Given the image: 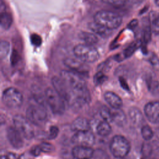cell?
Wrapping results in <instances>:
<instances>
[{"instance_id":"1","label":"cell","mask_w":159,"mask_h":159,"mask_svg":"<svg viewBox=\"0 0 159 159\" xmlns=\"http://www.w3.org/2000/svg\"><path fill=\"white\" fill-rule=\"evenodd\" d=\"M94 22L112 30L120 25L122 19L117 12L108 10H101L94 14Z\"/></svg>"},{"instance_id":"2","label":"cell","mask_w":159,"mask_h":159,"mask_svg":"<svg viewBox=\"0 0 159 159\" xmlns=\"http://www.w3.org/2000/svg\"><path fill=\"white\" fill-rule=\"evenodd\" d=\"M109 149L112 155L117 158H124L130 150V144L122 135L114 136L109 144Z\"/></svg>"},{"instance_id":"3","label":"cell","mask_w":159,"mask_h":159,"mask_svg":"<svg viewBox=\"0 0 159 159\" xmlns=\"http://www.w3.org/2000/svg\"><path fill=\"white\" fill-rule=\"evenodd\" d=\"M45 98L54 114L61 115L65 111V100L55 90L47 88L45 91Z\"/></svg>"},{"instance_id":"4","label":"cell","mask_w":159,"mask_h":159,"mask_svg":"<svg viewBox=\"0 0 159 159\" xmlns=\"http://www.w3.org/2000/svg\"><path fill=\"white\" fill-rule=\"evenodd\" d=\"M73 53L78 59L85 63H93L97 61L99 57L98 50L91 45L81 43L76 45Z\"/></svg>"},{"instance_id":"5","label":"cell","mask_w":159,"mask_h":159,"mask_svg":"<svg viewBox=\"0 0 159 159\" xmlns=\"http://www.w3.org/2000/svg\"><path fill=\"white\" fill-rule=\"evenodd\" d=\"M60 78L73 90L78 91L87 89L86 81L83 76L71 70H62Z\"/></svg>"},{"instance_id":"6","label":"cell","mask_w":159,"mask_h":159,"mask_svg":"<svg viewBox=\"0 0 159 159\" xmlns=\"http://www.w3.org/2000/svg\"><path fill=\"white\" fill-rule=\"evenodd\" d=\"M26 118L35 125H42L47 119V114L44 105L36 104L30 105L26 110Z\"/></svg>"},{"instance_id":"7","label":"cell","mask_w":159,"mask_h":159,"mask_svg":"<svg viewBox=\"0 0 159 159\" xmlns=\"http://www.w3.org/2000/svg\"><path fill=\"white\" fill-rule=\"evenodd\" d=\"M2 101L8 107L16 109L19 107L23 102V97L19 90L10 87L6 89L2 94Z\"/></svg>"},{"instance_id":"8","label":"cell","mask_w":159,"mask_h":159,"mask_svg":"<svg viewBox=\"0 0 159 159\" xmlns=\"http://www.w3.org/2000/svg\"><path fill=\"white\" fill-rule=\"evenodd\" d=\"M13 123L14 127L24 138L30 140L34 137L35 133L32 123L26 117L21 115H16L13 117Z\"/></svg>"},{"instance_id":"9","label":"cell","mask_w":159,"mask_h":159,"mask_svg":"<svg viewBox=\"0 0 159 159\" xmlns=\"http://www.w3.org/2000/svg\"><path fill=\"white\" fill-rule=\"evenodd\" d=\"M71 141L76 145L91 147L95 142V136L90 130L78 132L72 136Z\"/></svg>"},{"instance_id":"10","label":"cell","mask_w":159,"mask_h":159,"mask_svg":"<svg viewBox=\"0 0 159 159\" xmlns=\"http://www.w3.org/2000/svg\"><path fill=\"white\" fill-rule=\"evenodd\" d=\"M64 64L70 70L81 76L87 75L89 71V66L79 59L73 58H67L64 60Z\"/></svg>"},{"instance_id":"11","label":"cell","mask_w":159,"mask_h":159,"mask_svg":"<svg viewBox=\"0 0 159 159\" xmlns=\"http://www.w3.org/2000/svg\"><path fill=\"white\" fill-rule=\"evenodd\" d=\"M145 114L152 123H159V101H154L147 103L144 107Z\"/></svg>"},{"instance_id":"12","label":"cell","mask_w":159,"mask_h":159,"mask_svg":"<svg viewBox=\"0 0 159 159\" xmlns=\"http://www.w3.org/2000/svg\"><path fill=\"white\" fill-rule=\"evenodd\" d=\"M22 135L14 127L10 126L7 129V138L10 144L16 149H20L24 145Z\"/></svg>"},{"instance_id":"13","label":"cell","mask_w":159,"mask_h":159,"mask_svg":"<svg viewBox=\"0 0 159 159\" xmlns=\"http://www.w3.org/2000/svg\"><path fill=\"white\" fill-rule=\"evenodd\" d=\"M71 152L75 159H90L93 158L94 150L90 147L76 145Z\"/></svg>"},{"instance_id":"14","label":"cell","mask_w":159,"mask_h":159,"mask_svg":"<svg viewBox=\"0 0 159 159\" xmlns=\"http://www.w3.org/2000/svg\"><path fill=\"white\" fill-rule=\"evenodd\" d=\"M52 83L55 90L66 101L69 92L70 88L63 81V80L60 77L53 76L52 78Z\"/></svg>"},{"instance_id":"15","label":"cell","mask_w":159,"mask_h":159,"mask_svg":"<svg viewBox=\"0 0 159 159\" xmlns=\"http://www.w3.org/2000/svg\"><path fill=\"white\" fill-rule=\"evenodd\" d=\"M70 128L72 131L75 132L87 131L89 130L90 123L87 119L83 117H78L72 122Z\"/></svg>"},{"instance_id":"16","label":"cell","mask_w":159,"mask_h":159,"mask_svg":"<svg viewBox=\"0 0 159 159\" xmlns=\"http://www.w3.org/2000/svg\"><path fill=\"white\" fill-rule=\"evenodd\" d=\"M104 98L107 104L112 109H120L122 106L121 98L112 91H107L104 94Z\"/></svg>"},{"instance_id":"17","label":"cell","mask_w":159,"mask_h":159,"mask_svg":"<svg viewBox=\"0 0 159 159\" xmlns=\"http://www.w3.org/2000/svg\"><path fill=\"white\" fill-rule=\"evenodd\" d=\"M112 122L119 127L124 126L127 122V117L124 112L120 109H111Z\"/></svg>"},{"instance_id":"18","label":"cell","mask_w":159,"mask_h":159,"mask_svg":"<svg viewBox=\"0 0 159 159\" xmlns=\"http://www.w3.org/2000/svg\"><path fill=\"white\" fill-rule=\"evenodd\" d=\"M129 116L132 123L136 125H140L143 122V114L140 110L136 107H131L129 109Z\"/></svg>"},{"instance_id":"19","label":"cell","mask_w":159,"mask_h":159,"mask_svg":"<svg viewBox=\"0 0 159 159\" xmlns=\"http://www.w3.org/2000/svg\"><path fill=\"white\" fill-rule=\"evenodd\" d=\"M89 28L94 33V34L99 35L103 37H108L112 33V30H109L95 22H90L89 24Z\"/></svg>"},{"instance_id":"20","label":"cell","mask_w":159,"mask_h":159,"mask_svg":"<svg viewBox=\"0 0 159 159\" xmlns=\"http://www.w3.org/2000/svg\"><path fill=\"white\" fill-rule=\"evenodd\" d=\"M142 45V42L140 40H137L134 42H133L132 43H130L121 53V55H118L119 58H129L130 56L132 55V54L135 52V50L140 47Z\"/></svg>"},{"instance_id":"21","label":"cell","mask_w":159,"mask_h":159,"mask_svg":"<svg viewBox=\"0 0 159 159\" xmlns=\"http://www.w3.org/2000/svg\"><path fill=\"white\" fill-rule=\"evenodd\" d=\"M79 37L84 43L88 45H93L98 42V38L96 34L88 32H81L79 34Z\"/></svg>"},{"instance_id":"22","label":"cell","mask_w":159,"mask_h":159,"mask_svg":"<svg viewBox=\"0 0 159 159\" xmlns=\"http://www.w3.org/2000/svg\"><path fill=\"white\" fill-rule=\"evenodd\" d=\"M111 132L112 128L109 123L106 121H101L96 126V132L101 137H107Z\"/></svg>"},{"instance_id":"23","label":"cell","mask_w":159,"mask_h":159,"mask_svg":"<svg viewBox=\"0 0 159 159\" xmlns=\"http://www.w3.org/2000/svg\"><path fill=\"white\" fill-rule=\"evenodd\" d=\"M12 22L11 15L6 11L1 12L0 16V24L2 29L7 30L10 28Z\"/></svg>"},{"instance_id":"24","label":"cell","mask_w":159,"mask_h":159,"mask_svg":"<svg viewBox=\"0 0 159 159\" xmlns=\"http://www.w3.org/2000/svg\"><path fill=\"white\" fill-rule=\"evenodd\" d=\"M99 113H100L101 117L102 118V119L104 121H106L109 123L112 122L111 109H110L109 107H107L106 106H103L100 109Z\"/></svg>"},{"instance_id":"25","label":"cell","mask_w":159,"mask_h":159,"mask_svg":"<svg viewBox=\"0 0 159 159\" xmlns=\"http://www.w3.org/2000/svg\"><path fill=\"white\" fill-rule=\"evenodd\" d=\"M10 50V44L6 40H1L0 43V58L1 60L5 58L9 54Z\"/></svg>"},{"instance_id":"26","label":"cell","mask_w":159,"mask_h":159,"mask_svg":"<svg viewBox=\"0 0 159 159\" xmlns=\"http://www.w3.org/2000/svg\"><path fill=\"white\" fill-rule=\"evenodd\" d=\"M141 134L143 139L148 141L152 139L153 136V132L149 125H145L142 126L141 129Z\"/></svg>"},{"instance_id":"27","label":"cell","mask_w":159,"mask_h":159,"mask_svg":"<svg viewBox=\"0 0 159 159\" xmlns=\"http://www.w3.org/2000/svg\"><path fill=\"white\" fill-rule=\"evenodd\" d=\"M107 80V76L106 75H105L103 72L99 71L94 75V78H93V81H94V83L95 84V85L98 86V85L102 84Z\"/></svg>"},{"instance_id":"28","label":"cell","mask_w":159,"mask_h":159,"mask_svg":"<svg viewBox=\"0 0 159 159\" xmlns=\"http://www.w3.org/2000/svg\"><path fill=\"white\" fill-rule=\"evenodd\" d=\"M152 35V27L151 25L147 24L145 25L143 30V39L145 43H148L151 40Z\"/></svg>"},{"instance_id":"29","label":"cell","mask_w":159,"mask_h":159,"mask_svg":"<svg viewBox=\"0 0 159 159\" xmlns=\"http://www.w3.org/2000/svg\"><path fill=\"white\" fill-rule=\"evenodd\" d=\"M142 153L143 158H150L152 153V147L149 143H144L142 147Z\"/></svg>"},{"instance_id":"30","label":"cell","mask_w":159,"mask_h":159,"mask_svg":"<svg viewBox=\"0 0 159 159\" xmlns=\"http://www.w3.org/2000/svg\"><path fill=\"white\" fill-rule=\"evenodd\" d=\"M39 146L41 148L42 152L45 153L53 152L55 149L53 145L47 142H42L40 144H39Z\"/></svg>"},{"instance_id":"31","label":"cell","mask_w":159,"mask_h":159,"mask_svg":"<svg viewBox=\"0 0 159 159\" xmlns=\"http://www.w3.org/2000/svg\"><path fill=\"white\" fill-rule=\"evenodd\" d=\"M151 24L152 30L155 34H159V14L152 17Z\"/></svg>"},{"instance_id":"32","label":"cell","mask_w":159,"mask_h":159,"mask_svg":"<svg viewBox=\"0 0 159 159\" xmlns=\"http://www.w3.org/2000/svg\"><path fill=\"white\" fill-rule=\"evenodd\" d=\"M59 133V129L55 125H52L49 129V132L47 135V139L53 140L55 139Z\"/></svg>"},{"instance_id":"33","label":"cell","mask_w":159,"mask_h":159,"mask_svg":"<svg viewBox=\"0 0 159 159\" xmlns=\"http://www.w3.org/2000/svg\"><path fill=\"white\" fill-rule=\"evenodd\" d=\"M93 159H109L107 154L101 149L94 150V153L93 157Z\"/></svg>"},{"instance_id":"34","label":"cell","mask_w":159,"mask_h":159,"mask_svg":"<svg viewBox=\"0 0 159 159\" xmlns=\"http://www.w3.org/2000/svg\"><path fill=\"white\" fill-rule=\"evenodd\" d=\"M30 42L35 46H40L42 43V38L37 34H33L30 36Z\"/></svg>"},{"instance_id":"35","label":"cell","mask_w":159,"mask_h":159,"mask_svg":"<svg viewBox=\"0 0 159 159\" xmlns=\"http://www.w3.org/2000/svg\"><path fill=\"white\" fill-rule=\"evenodd\" d=\"M42 152L41 148L39 146V145H34L30 150V153L32 155H33L34 157H38L40 155Z\"/></svg>"},{"instance_id":"36","label":"cell","mask_w":159,"mask_h":159,"mask_svg":"<svg viewBox=\"0 0 159 159\" xmlns=\"http://www.w3.org/2000/svg\"><path fill=\"white\" fill-rule=\"evenodd\" d=\"M149 61L153 67L156 68H159V59L155 55L153 54L151 55V57L149 58Z\"/></svg>"},{"instance_id":"37","label":"cell","mask_w":159,"mask_h":159,"mask_svg":"<svg viewBox=\"0 0 159 159\" xmlns=\"http://www.w3.org/2000/svg\"><path fill=\"white\" fill-rule=\"evenodd\" d=\"M103 2L115 6H121L125 4L124 1H102Z\"/></svg>"},{"instance_id":"38","label":"cell","mask_w":159,"mask_h":159,"mask_svg":"<svg viewBox=\"0 0 159 159\" xmlns=\"http://www.w3.org/2000/svg\"><path fill=\"white\" fill-rule=\"evenodd\" d=\"M99 68L100 69V71H106L107 70V69L109 68V63H107V61L103 62L102 63L100 64V65L99 66Z\"/></svg>"},{"instance_id":"39","label":"cell","mask_w":159,"mask_h":159,"mask_svg":"<svg viewBox=\"0 0 159 159\" xmlns=\"http://www.w3.org/2000/svg\"><path fill=\"white\" fill-rule=\"evenodd\" d=\"M137 25H138V20H137V19H133L132 20H131L129 23L127 27L130 29L132 30V29H134L137 26Z\"/></svg>"},{"instance_id":"40","label":"cell","mask_w":159,"mask_h":159,"mask_svg":"<svg viewBox=\"0 0 159 159\" xmlns=\"http://www.w3.org/2000/svg\"><path fill=\"white\" fill-rule=\"evenodd\" d=\"M119 80V82H120V83L121 86H122L124 89H125V90H129V88L128 84H127L126 81L125 80V79L123 78L122 77H120Z\"/></svg>"},{"instance_id":"41","label":"cell","mask_w":159,"mask_h":159,"mask_svg":"<svg viewBox=\"0 0 159 159\" xmlns=\"http://www.w3.org/2000/svg\"><path fill=\"white\" fill-rule=\"evenodd\" d=\"M17 57H18V54L17 53V52L16 50H14L12 53V57H11V62L12 64H16L18 61V59L17 58Z\"/></svg>"},{"instance_id":"42","label":"cell","mask_w":159,"mask_h":159,"mask_svg":"<svg viewBox=\"0 0 159 159\" xmlns=\"http://www.w3.org/2000/svg\"><path fill=\"white\" fill-rule=\"evenodd\" d=\"M7 156L8 159H17V158L16 157V155L15 153H12V152L9 153L7 155Z\"/></svg>"},{"instance_id":"43","label":"cell","mask_w":159,"mask_h":159,"mask_svg":"<svg viewBox=\"0 0 159 159\" xmlns=\"http://www.w3.org/2000/svg\"><path fill=\"white\" fill-rule=\"evenodd\" d=\"M19 159H30V158H29L25 154H22L19 156Z\"/></svg>"},{"instance_id":"44","label":"cell","mask_w":159,"mask_h":159,"mask_svg":"<svg viewBox=\"0 0 159 159\" xmlns=\"http://www.w3.org/2000/svg\"><path fill=\"white\" fill-rule=\"evenodd\" d=\"M1 159H8L7 156L6 155H2L1 156Z\"/></svg>"},{"instance_id":"45","label":"cell","mask_w":159,"mask_h":159,"mask_svg":"<svg viewBox=\"0 0 159 159\" xmlns=\"http://www.w3.org/2000/svg\"><path fill=\"white\" fill-rule=\"evenodd\" d=\"M142 159H157V158H143Z\"/></svg>"},{"instance_id":"46","label":"cell","mask_w":159,"mask_h":159,"mask_svg":"<svg viewBox=\"0 0 159 159\" xmlns=\"http://www.w3.org/2000/svg\"><path fill=\"white\" fill-rule=\"evenodd\" d=\"M155 3L157 4V5L159 6V1H155Z\"/></svg>"},{"instance_id":"47","label":"cell","mask_w":159,"mask_h":159,"mask_svg":"<svg viewBox=\"0 0 159 159\" xmlns=\"http://www.w3.org/2000/svg\"><path fill=\"white\" fill-rule=\"evenodd\" d=\"M90 159H93V158H90Z\"/></svg>"}]
</instances>
